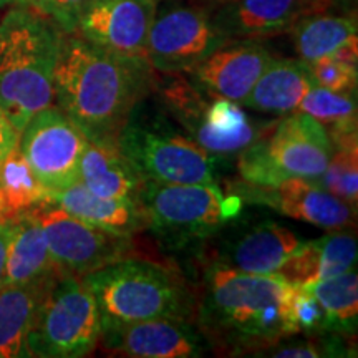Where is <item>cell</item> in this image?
<instances>
[{
  "label": "cell",
  "mask_w": 358,
  "mask_h": 358,
  "mask_svg": "<svg viewBox=\"0 0 358 358\" xmlns=\"http://www.w3.org/2000/svg\"><path fill=\"white\" fill-rule=\"evenodd\" d=\"M319 182L330 194L345 201L352 208L358 204V145L334 146Z\"/></svg>",
  "instance_id": "obj_29"
},
{
  "label": "cell",
  "mask_w": 358,
  "mask_h": 358,
  "mask_svg": "<svg viewBox=\"0 0 358 358\" xmlns=\"http://www.w3.org/2000/svg\"><path fill=\"white\" fill-rule=\"evenodd\" d=\"M227 40L206 8L169 7L156 10L148 35L146 57L155 71L189 73Z\"/></svg>",
  "instance_id": "obj_12"
},
{
  "label": "cell",
  "mask_w": 358,
  "mask_h": 358,
  "mask_svg": "<svg viewBox=\"0 0 358 358\" xmlns=\"http://www.w3.org/2000/svg\"><path fill=\"white\" fill-rule=\"evenodd\" d=\"M80 181L101 198L138 203L145 179L138 174L116 143L88 141L80 161Z\"/></svg>",
  "instance_id": "obj_23"
},
{
  "label": "cell",
  "mask_w": 358,
  "mask_h": 358,
  "mask_svg": "<svg viewBox=\"0 0 358 358\" xmlns=\"http://www.w3.org/2000/svg\"><path fill=\"white\" fill-rule=\"evenodd\" d=\"M100 342L115 355L133 358H198L211 350L198 327L178 319L101 320Z\"/></svg>",
  "instance_id": "obj_15"
},
{
  "label": "cell",
  "mask_w": 358,
  "mask_h": 358,
  "mask_svg": "<svg viewBox=\"0 0 358 358\" xmlns=\"http://www.w3.org/2000/svg\"><path fill=\"white\" fill-rule=\"evenodd\" d=\"M88 0H48L47 17L64 34H73L80 12Z\"/></svg>",
  "instance_id": "obj_33"
},
{
  "label": "cell",
  "mask_w": 358,
  "mask_h": 358,
  "mask_svg": "<svg viewBox=\"0 0 358 358\" xmlns=\"http://www.w3.org/2000/svg\"><path fill=\"white\" fill-rule=\"evenodd\" d=\"M295 111L324 124L334 145L358 141L355 93H335L313 85Z\"/></svg>",
  "instance_id": "obj_26"
},
{
  "label": "cell",
  "mask_w": 358,
  "mask_h": 358,
  "mask_svg": "<svg viewBox=\"0 0 358 358\" xmlns=\"http://www.w3.org/2000/svg\"><path fill=\"white\" fill-rule=\"evenodd\" d=\"M243 203L267 206L297 221L312 224L325 231L347 229L355 222L357 208L330 194L319 181L290 178L274 186H256L243 181L234 185Z\"/></svg>",
  "instance_id": "obj_14"
},
{
  "label": "cell",
  "mask_w": 358,
  "mask_h": 358,
  "mask_svg": "<svg viewBox=\"0 0 358 358\" xmlns=\"http://www.w3.org/2000/svg\"><path fill=\"white\" fill-rule=\"evenodd\" d=\"M357 264V237L353 231L337 229L319 239L306 241L277 274L297 285L332 279L353 271Z\"/></svg>",
  "instance_id": "obj_21"
},
{
  "label": "cell",
  "mask_w": 358,
  "mask_h": 358,
  "mask_svg": "<svg viewBox=\"0 0 358 358\" xmlns=\"http://www.w3.org/2000/svg\"><path fill=\"white\" fill-rule=\"evenodd\" d=\"M289 343L279 342L277 345L267 348L264 355L274 358H320V357H350L352 348L348 345V337L338 334H320L307 335L301 342Z\"/></svg>",
  "instance_id": "obj_30"
},
{
  "label": "cell",
  "mask_w": 358,
  "mask_h": 358,
  "mask_svg": "<svg viewBox=\"0 0 358 358\" xmlns=\"http://www.w3.org/2000/svg\"><path fill=\"white\" fill-rule=\"evenodd\" d=\"M148 62L103 50L78 34H64L53 73V100L88 141L116 143L155 83Z\"/></svg>",
  "instance_id": "obj_2"
},
{
  "label": "cell",
  "mask_w": 358,
  "mask_h": 358,
  "mask_svg": "<svg viewBox=\"0 0 358 358\" xmlns=\"http://www.w3.org/2000/svg\"><path fill=\"white\" fill-rule=\"evenodd\" d=\"M303 243L289 227L266 221L226 241L214 262L249 274H277Z\"/></svg>",
  "instance_id": "obj_18"
},
{
  "label": "cell",
  "mask_w": 358,
  "mask_h": 358,
  "mask_svg": "<svg viewBox=\"0 0 358 358\" xmlns=\"http://www.w3.org/2000/svg\"><path fill=\"white\" fill-rule=\"evenodd\" d=\"M12 239V221H0V285H2L3 274H6V264L8 245Z\"/></svg>",
  "instance_id": "obj_35"
},
{
  "label": "cell",
  "mask_w": 358,
  "mask_h": 358,
  "mask_svg": "<svg viewBox=\"0 0 358 358\" xmlns=\"http://www.w3.org/2000/svg\"><path fill=\"white\" fill-rule=\"evenodd\" d=\"M295 284L280 274H249L213 262L194 295V319L211 348L261 355L299 335L292 320Z\"/></svg>",
  "instance_id": "obj_1"
},
{
  "label": "cell",
  "mask_w": 358,
  "mask_h": 358,
  "mask_svg": "<svg viewBox=\"0 0 358 358\" xmlns=\"http://www.w3.org/2000/svg\"><path fill=\"white\" fill-rule=\"evenodd\" d=\"M55 277L34 284L0 285V358L29 357L27 337Z\"/></svg>",
  "instance_id": "obj_25"
},
{
  "label": "cell",
  "mask_w": 358,
  "mask_h": 358,
  "mask_svg": "<svg viewBox=\"0 0 358 358\" xmlns=\"http://www.w3.org/2000/svg\"><path fill=\"white\" fill-rule=\"evenodd\" d=\"M315 85L335 93H357V64L338 57H325L308 64Z\"/></svg>",
  "instance_id": "obj_31"
},
{
  "label": "cell",
  "mask_w": 358,
  "mask_h": 358,
  "mask_svg": "<svg viewBox=\"0 0 358 358\" xmlns=\"http://www.w3.org/2000/svg\"><path fill=\"white\" fill-rule=\"evenodd\" d=\"M138 204L145 213L148 229L164 239L186 244L216 234L243 211V199L224 194L216 182L174 185L145 181Z\"/></svg>",
  "instance_id": "obj_8"
},
{
  "label": "cell",
  "mask_w": 358,
  "mask_h": 358,
  "mask_svg": "<svg viewBox=\"0 0 358 358\" xmlns=\"http://www.w3.org/2000/svg\"><path fill=\"white\" fill-rule=\"evenodd\" d=\"M313 82L310 66L302 60L272 58L241 105L262 113L285 116L297 110Z\"/></svg>",
  "instance_id": "obj_22"
},
{
  "label": "cell",
  "mask_w": 358,
  "mask_h": 358,
  "mask_svg": "<svg viewBox=\"0 0 358 358\" xmlns=\"http://www.w3.org/2000/svg\"><path fill=\"white\" fill-rule=\"evenodd\" d=\"M332 153L334 143L324 124L294 111L237 156V169L243 181L256 186H274L290 178L319 181Z\"/></svg>",
  "instance_id": "obj_5"
},
{
  "label": "cell",
  "mask_w": 358,
  "mask_h": 358,
  "mask_svg": "<svg viewBox=\"0 0 358 358\" xmlns=\"http://www.w3.org/2000/svg\"><path fill=\"white\" fill-rule=\"evenodd\" d=\"M290 310H292V320L299 334H330L324 308L306 285L295 284Z\"/></svg>",
  "instance_id": "obj_32"
},
{
  "label": "cell",
  "mask_w": 358,
  "mask_h": 358,
  "mask_svg": "<svg viewBox=\"0 0 358 358\" xmlns=\"http://www.w3.org/2000/svg\"><path fill=\"white\" fill-rule=\"evenodd\" d=\"M303 285L324 308L329 332L348 338L355 337L358 325V275L355 268L332 279Z\"/></svg>",
  "instance_id": "obj_28"
},
{
  "label": "cell",
  "mask_w": 358,
  "mask_h": 358,
  "mask_svg": "<svg viewBox=\"0 0 358 358\" xmlns=\"http://www.w3.org/2000/svg\"><path fill=\"white\" fill-rule=\"evenodd\" d=\"M103 322L151 319L191 320L194 294L182 277L163 264L123 259L83 275Z\"/></svg>",
  "instance_id": "obj_4"
},
{
  "label": "cell",
  "mask_w": 358,
  "mask_h": 358,
  "mask_svg": "<svg viewBox=\"0 0 358 358\" xmlns=\"http://www.w3.org/2000/svg\"><path fill=\"white\" fill-rule=\"evenodd\" d=\"M159 93L187 138L216 159L239 156L252 143L266 138L279 122H254L239 103L226 98L208 101V95L185 78L164 83Z\"/></svg>",
  "instance_id": "obj_7"
},
{
  "label": "cell",
  "mask_w": 358,
  "mask_h": 358,
  "mask_svg": "<svg viewBox=\"0 0 358 358\" xmlns=\"http://www.w3.org/2000/svg\"><path fill=\"white\" fill-rule=\"evenodd\" d=\"M272 58L261 40H227L187 75L208 96L226 98L241 105Z\"/></svg>",
  "instance_id": "obj_16"
},
{
  "label": "cell",
  "mask_w": 358,
  "mask_h": 358,
  "mask_svg": "<svg viewBox=\"0 0 358 358\" xmlns=\"http://www.w3.org/2000/svg\"><path fill=\"white\" fill-rule=\"evenodd\" d=\"M88 138L57 105L35 113L20 131L19 148L48 192L80 181V161Z\"/></svg>",
  "instance_id": "obj_11"
},
{
  "label": "cell",
  "mask_w": 358,
  "mask_h": 358,
  "mask_svg": "<svg viewBox=\"0 0 358 358\" xmlns=\"http://www.w3.org/2000/svg\"><path fill=\"white\" fill-rule=\"evenodd\" d=\"M62 32L48 17L15 6L0 20V108L20 134L53 105V73Z\"/></svg>",
  "instance_id": "obj_3"
},
{
  "label": "cell",
  "mask_w": 358,
  "mask_h": 358,
  "mask_svg": "<svg viewBox=\"0 0 358 358\" xmlns=\"http://www.w3.org/2000/svg\"><path fill=\"white\" fill-rule=\"evenodd\" d=\"M47 201L48 191L35 178L17 145L0 164V221H13Z\"/></svg>",
  "instance_id": "obj_27"
},
{
  "label": "cell",
  "mask_w": 358,
  "mask_h": 358,
  "mask_svg": "<svg viewBox=\"0 0 358 358\" xmlns=\"http://www.w3.org/2000/svg\"><path fill=\"white\" fill-rule=\"evenodd\" d=\"M299 60L313 64L325 57H338L357 64L358 25L355 15L308 12L290 27Z\"/></svg>",
  "instance_id": "obj_19"
},
{
  "label": "cell",
  "mask_w": 358,
  "mask_h": 358,
  "mask_svg": "<svg viewBox=\"0 0 358 358\" xmlns=\"http://www.w3.org/2000/svg\"><path fill=\"white\" fill-rule=\"evenodd\" d=\"M34 211L42 224L53 262L62 272L83 277L131 257V236L115 234L80 221L53 203L35 206Z\"/></svg>",
  "instance_id": "obj_10"
},
{
  "label": "cell",
  "mask_w": 358,
  "mask_h": 358,
  "mask_svg": "<svg viewBox=\"0 0 358 358\" xmlns=\"http://www.w3.org/2000/svg\"><path fill=\"white\" fill-rule=\"evenodd\" d=\"M19 6L29 7V8H32V10L42 13V15L47 17L48 0H19Z\"/></svg>",
  "instance_id": "obj_36"
},
{
  "label": "cell",
  "mask_w": 358,
  "mask_h": 358,
  "mask_svg": "<svg viewBox=\"0 0 358 358\" xmlns=\"http://www.w3.org/2000/svg\"><path fill=\"white\" fill-rule=\"evenodd\" d=\"M60 272L50 256L42 224L34 208L13 219L2 285L34 284L55 277Z\"/></svg>",
  "instance_id": "obj_24"
},
{
  "label": "cell",
  "mask_w": 358,
  "mask_h": 358,
  "mask_svg": "<svg viewBox=\"0 0 358 358\" xmlns=\"http://www.w3.org/2000/svg\"><path fill=\"white\" fill-rule=\"evenodd\" d=\"M19 136L20 134L13 128L8 116L0 108V164L6 161L7 156L19 145Z\"/></svg>",
  "instance_id": "obj_34"
},
{
  "label": "cell",
  "mask_w": 358,
  "mask_h": 358,
  "mask_svg": "<svg viewBox=\"0 0 358 358\" xmlns=\"http://www.w3.org/2000/svg\"><path fill=\"white\" fill-rule=\"evenodd\" d=\"M158 2L88 0L78 15L75 34L113 55L148 62V35L158 10Z\"/></svg>",
  "instance_id": "obj_13"
},
{
  "label": "cell",
  "mask_w": 358,
  "mask_h": 358,
  "mask_svg": "<svg viewBox=\"0 0 358 358\" xmlns=\"http://www.w3.org/2000/svg\"><path fill=\"white\" fill-rule=\"evenodd\" d=\"M116 146L145 181L174 185L216 182V158L182 134L155 129L129 120Z\"/></svg>",
  "instance_id": "obj_9"
},
{
  "label": "cell",
  "mask_w": 358,
  "mask_h": 358,
  "mask_svg": "<svg viewBox=\"0 0 358 358\" xmlns=\"http://www.w3.org/2000/svg\"><path fill=\"white\" fill-rule=\"evenodd\" d=\"M329 0H226L213 19L229 40L266 37L289 32L308 12L322 10Z\"/></svg>",
  "instance_id": "obj_17"
},
{
  "label": "cell",
  "mask_w": 358,
  "mask_h": 358,
  "mask_svg": "<svg viewBox=\"0 0 358 358\" xmlns=\"http://www.w3.org/2000/svg\"><path fill=\"white\" fill-rule=\"evenodd\" d=\"M47 203L57 204L80 221L122 236H133L148 229V221L140 204L127 199L101 198L82 181L48 192Z\"/></svg>",
  "instance_id": "obj_20"
},
{
  "label": "cell",
  "mask_w": 358,
  "mask_h": 358,
  "mask_svg": "<svg viewBox=\"0 0 358 358\" xmlns=\"http://www.w3.org/2000/svg\"><path fill=\"white\" fill-rule=\"evenodd\" d=\"M10 3H13V6H19V0H0V7L10 6Z\"/></svg>",
  "instance_id": "obj_37"
},
{
  "label": "cell",
  "mask_w": 358,
  "mask_h": 358,
  "mask_svg": "<svg viewBox=\"0 0 358 358\" xmlns=\"http://www.w3.org/2000/svg\"><path fill=\"white\" fill-rule=\"evenodd\" d=\"M101 313L82 275L62 272L45 294L27 337L29 357L80 358L100 342Z\"/></svg>",
  "instance_id": "obj_6"
}]
</instances>
